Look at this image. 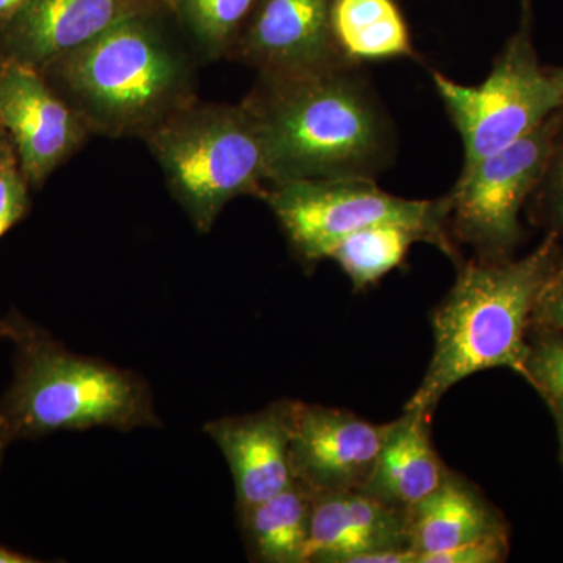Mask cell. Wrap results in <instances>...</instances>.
I'll return each instance as SVG.
<instances>
[{
    "mask_svg": "<svg viewBox=\"0 0 563 563\" xmlns=\"http://www.w3.org/2000/svg\"><path fill=\"white\" fill-rule=\"evenodd\" d=\"M355 65L258 74L242 106L261 135L272 185L376 179L387 168L395 154L390 118Z\"/></svg>",
    "mask_w": 563,
    "mask_h": 563,
    "instance_id": "cell-1",
    "label": "cell"
},
{
    "mask_svg": "<svg viewBox=\"0 0 563 563\" xmlns=\"http://www.w3.org/2000/svg\"><path fill=\"white\" fill-rule=\"evenodd\" d=\"M201 58L166 9L118 22L41 73L92 135L144 140L198 99Z\"/></svg>",
    "mask_w": 563,
    "mask_h": 563,
    "instance_id": "cell-2",
    "label": "cell"
},
{
    "mask_svg": "<svg viewBox=\"0 0 563 563\" xmlns=\"http://www.w3.org/2000/svg\"><path fill=\"white\" fill-rule=\"evenodd\" d=\"M558 262V233H550L521 261L459 263L454 287L432 314V361L404 410L432 418L454 385L485 369L528 379L526 325Z\"/></svg>",
    "mask_w": 563,
    "mask_h": 563,
    "instance_id": "cell-3",
    "label": "cell"
},
{
    "mask_svg": "<svg viewBox=\"0 0 563 563\" xmlns=\"http://www.w3.org/2000/svg\"><path fill=\"white\" fill-rule=\"evenodd\" d=\"M0 325L16 344L13 380L0 402L13 439L91 428H161L150 385L139 374L70 352L21 317Z\"/></svg>",
    "mask_w": 563,
    "mask_h": 563,
    "instance_id": "cell-4",
    "label": "cell"
},
{
    "mask_svg": "<svg viewBox=\"0 0 563 563\" xmlns=\"http://www.w3.org/2000/svg\"><path fill=\"white\" fill-rule=\"evenodd\" d=\"M198 232L240 196L263 199L272 179L261 135L242 106L196 99L143 140Z\"/></svg>",
    "mask_w": 563,
    "mask_h": 563,
    "instance_id": "cell-5",
    "label": "cell"
},
{
    "mask_svg": "<svg viewBox=\"0 0 563 563\" xmlns=\"http://www.w3.org/2000/svg\"><path fill=\"white\" fill-rule=\"evenodd\" d=\"M263 201L276 214L292 252L307 266L317 265L346 236L380 224H401L424 235L426 243L461 263L448 229V207L415 201L383 190L369 177L303 179L269 185Z\"/></svg>",
    "mask_w": 563,
    "mask_h": 563,
    "instance_id": "cell-6",
    "label": "cell"
},
{
    "mask_svg": "<svg viewBox=\"0 0 563 563\" xmlns=\"http://www.w3.org/2000/svg\"><path fill=\"white\" fill-rule=\"evenodd\" d=\"M510 36L483 84H457L433 70L432 81L463 144L462 169L523 139L562 110V99L533 47L531 14Z\"/></svg>",
    "mask_w": 563,
    "mask_h": 563,
    "instance_id": "cell-7",
    "label": "cell"
},
{
    "mask_svg": "<svg viewBox=\"0 0 563 563\" xmlns=\"http://www.w3.org/2000/svg\"><path fill=\"white\" fill-rule=\"evenodd\" d=\"M563 125L562 110L510 146L462 169L444 196L448 229L476 261H507L521 236L520 211L537 191Z\"/></svg>",
    "mask_w": 563,
    "mask_h": 563,
    "instance_id": "cell-8",
    "label": "cell"
},
{
    "mask_svg": "<svg viewBox=\"0 0 563 563\" xmlns=\"http://www.w3.org/2000/svg\"><path fill=\"white\" fill-rule=\"evenodd\" d=\"M0 120L13 141L21 172L35 190L92 136L41 70L14 63L0 66Z\"/></svg>",
    "mask_w": 563,
    "mask_h": 563,
    "instance_id": "cell-9",
    "label": "cell"
},
{
    "mask_svg": "<svg viewBox=\"0 0 563 563\" xmlns=\"http://www.w3.org/2000/svg\"><path fill=\"white\" fill-rule=\"evenodd\" d=\"M290 428L292 477L317 496L365 487L387 424H374L350 410L291 401Z\"/></svg>",
    "mask_w": 563,
    "mask_h": 563,
    "instance_id": "cell-10",
    "label": "cell"
},
{
    "mask_svg": "<svg viewBox=\"0 0 563 563\" xmlns=\"http://www.w3.org/2000/svg\"><path fill=\"white\" fill-rule=\"evenodd\" d=\"M333 0H257L228 60L258 74H291L344 60L332 35Z\"/></svg>",
    "mask_w": 563,
    "mask_h": 563,
    "instance_id": "cell-11",
    "label": "cell"
},
{
    "mask_svg": "<svg viewBox=\"0 0 563 563\" xmlns=\"http://www.w3.org/2000/svg\"><path fill=\"white\" fill-rule=\"evenodd\" d=\"M161 9L162 0H31L0 25V66L44 69L118 22Z\"/></svg>",
    "mask_w": 563,
    "mask_h": 563,
    "instance_id": "cell-12",
    "label": "cell"
},
{
    "mask_svg": "<svg viewBox=\"0 0 563 563\" xmlns=\"http://www.w3.org/2000/svg\"><path fill=\"white\" fill-rule=\"evenodd\" d=\"M290 399L255 413L207 422L203 432L217 443L231 468L236 512L272 498L295 483L290 462Z\"/></svg>",
    "mask_w": 563,
    "mask_h": 563,
    "instance_id": "cell-13",
    "label": "cell"
},
{
    "mask_svg": "<svg viewBox=\"0 0 563 563\" xmlns=\"http://www.w3.org/2000/svg\"><path fill=\"white\" fill-rule=\"evenodd\" d=\"M391 550H412L407 510L363 490L313 496L310 562L352 563Z\"/></svg>",
    "mask_w": 563,
    "mask_h": 563,
    "instance_id": "cell-14",
    "label": "cell"
},
{
    "mask_svg": "<svg viewBox=\"0 0 563 563\" xmlns=\"http://www.w3.org/2000/svg\"><path fill=\"white\" fill-rule=\"evenodd\" d=\"M448 473L432 443L431 418L404 410L401 418L385 428L379 457L362 490L410 512L442 485Z\"/></svg>",
    "mask_w": 563,
    "mask_h": 563,
    "instance_id": "cell-15",
    "label": "cell"
},
{
    "mask_svg": "<svg viewBox=\"0 0 563 563\" xmlns=\"http://www.w3.org/2000/svg\"><path fill=\"white\" fill-rule=\"evenodd\" d=\"M409 531L417 563L424 555L507 533L501 515L483 493L451 470L442 485L410 510Z\"/></svg>",
    "mask_w": 563,
    "mask_h": 563,
    "instance_id": "cell-16",
    "label": "cell"
},
{
    "mask_svg": "<svg viewBox=\"0 0 563 563\" xmlns=\"http://www.w3.org/2000/svg\"><path fill=\"white\" fill-rule=\"evenodd\" d=\"M312 512L313 495L298 483L236 512L252 561L310 562Z\"/></svg>",
    "mask_w": 563,
    "mask_h": 563,
    "instance_id": "cell-17",
    "label": "cell"
},
{
    "mask_svg": "<svg viewBox=\"0 0 563 563\" xmlns=\"http://www.w3.org/2000/svg\"><path fill=\"white\" fill-rule=\"evenodd\" d=\"M332 35L352 63L412 57L409 27L395 0H333Z\"/></svg>",
    "mask_w": 563,
    "mask_h": 563,
    "instance_id": "cell-18",
    "label": "cell"
},
{
    "mask_svg": "<svg viewBox=\"0 0 563 563\" xmlns=\"http://www.w3.org/2000/svg\"><path fill=\"white\" fill-rule=\"evenodd\" d=\"M418 242L426 243L424 235L407 225H373L346 236L333 250L331 261L339 263L355 291L365 290L398 268Z\"/></svg>",
    "mask_w": 563,
    "mask_h": 563,
    "instance_id": "cell-19",
    "label": "cell"
},
{
    "mask_svg": "<svg viewBox=\"0 0 563 563\" xmlns=\"http://www.w3.org/2000/svg\"><path fill=\"white\" fill-rule=\"evenodd\" d=\"M201 62L228 58L257 0H162Z\"/></svg>",
    "mask_w": 563,
    "mask_h": 563,
    "instance_id": "cell-20",
    "label": "cell"
},
{
    "mask_svg": "<svg viewBox=\"0 0 563 563\" xmlns=\"http://www.w3.org/2000/svg\"><path fill=\"white\" fill-rule=\"evenodd\" d=\"M528 380L551 407H563V340H542L529 351Z\"/></svg>",
    "mask_w": 563,
    "mask_h": 563,
    "instance_id": "cell-21",
    "label": "cell"
},
{
    "mask_svg": "<svg viewBox=\"0 0 563 563\" xmlns=\"http://www.w3.org/2000/svg\"><path fill=\"white\" fill-rule=\"evenodd\" d=\"M31 188L18 161L0 166V239L27 217Z\"/></svg>",
    "mask_w": 563,
    "mask_h": 563,
    "instance_id": "cell-22",
    "label": "cell"
},
{
    "mask_svg": "<svg viewBox=\"0 0 563 563\" xmlns=\"http://www.w3.org/2000/svg\"><path fill=\"white\" fill-rule=\"evenodd\" d=\"M507 550V533H498L442 553L424 555L418 563H499L506 559Z\"/></svg>",
    "mask_w": 563,
    "mask_h": 563,
    "instance_id": "cell-23",
    "label": "cell"
},
{
    "mask_svg": "<svg viewBox=\"0 0 563 563\" xmlns=\"http://www.w3.org/2000/svg\"><path fill=\"white\" fill-rule=\"evenodd\" d=\"M532 314L548 328L563 332V262H558L544 282Z\"/></svg>",
    "mask_w": 563,
    "mask_h": 563,
    "instance_id": "cell-24",
    "label": "cell"
},
{
    "mask_svg": "<svg viewBox=\"0 0 563 563\" xmlns=\"http://www.w3.org/2000/svg\"><path fill=\"white\" fill-rule=\"evenodd\" d=\"M542 190L544 201L548 203L555 222L563 231V125L555 140L553 154L548 162L547 172L539 188Z\"/></svg>",
    "mask_w": 563,
    "mask_h": 563,
    "instance_id": "cell-25",
    "label": "cell"
},
{
    "mask_svg": "<svg viewBox=\"0 0 563 563\" xmlns=\"http://www.w3.org/2000/svg\"><path fill=\"white\" fill-rule=\"evenodd\" d=\"M18 161L16 151H14L13 141H11L5 125L0 120V166L7 163Z\"/></svg>",
    "mask_w": 563,
    "mask_h": 563,
    "instance_id": "cell-26",
    "label": "cell"
},
{
    "mask_svg": "<svg viewBox=\"0 0 563 563\" xmlns=\"http://www.w3.org/2000/svg\"><path fill=\"white\" fill-rule=\"evenodd\" d=\"M31 0H0V25L10 21L14 14L20 13Z\"/></svg>",
    "mask_w": 563,
    "mask_h": 563,
    "instance_id": "cell-27",
    "label": "cell"
},
{
    "mask_svg": "<svg viewBox=\"0 0 563 563\" xmlns=\"http://www.w3.org/2000/svg\"><path fill=\"white\" fill-rule=\"evenodd\" d=\"M36 559L31 555L18 553V551L9 550V548L0 544V563H35Z\"/></svg>",
    "mask_w": 563,
    "mask_h": 563,
    "instance_id": "cell-28",
    "label": "cell"
},
{
    "mask_svg": "<svg viewBox=\"0 0 563 563\" xmlns=\"http://www.w3.org/2000/svg\"><path fill=\"white\" fill-rule=\"evenodd\" d=\"M11 440L14 439L9 422H7L5 417L0 413V463H2L3 453H5L7 446H9Z\"/></svg>",
    "mask_w": 563,
    "mask_h": 563,
    "instance_id": "cell-29",
    "label": "cell"
},
{
    "mask_svg": "<svg viewBox=\"0 0 563 563\" xmlns=\"http://www.w3.org/2000/svg\"><path fill=\"white\" fill-rule=\"evenodd\" d=\"M548 74H550L551 79H553L555 88H558L559 95H561L562 99V110H563V68H547Z\"/></svg>",
    "mask_w": 563,
    "mask_h": 563,
    "instance_id": "cell-30",
    "label": "cell"
},
{
    "mask_svg": "<svg viewBox=\"0 0 563 563\" xmlns=\"http://www.w3.org/2000/svg\"><path fill=\"white\" fill-rule=\"evenodd\" d=\"M555 421H558L559 440H561L562 461H563V407H553Z\"/></svg>",
    "mask_w": 563,
    "mask_h": 563,
    "instance_id": "cell-31",
    "label": "cell"
},
{
    "mask_svg": "<svg viewBox=\"0 0 563 563\" xmlns=\"http://www.w3.org/2000/svg\"><path fill=\"white\" fill-rule=\"evenodd\" d=\"M0 336H3V333H2V325H0Z\"/></svg>",
    "mask_w": 563,
    "mask_h": 563,
    "instance_id": "cell-32",
    "label": "cell"
}]
</instances>
